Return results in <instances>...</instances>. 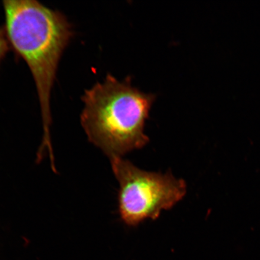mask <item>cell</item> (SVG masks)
Instances as JSON below:
<instances>
[{"mask_svg": "<svg viewBox=\"0 0 260 260\" xmlns=\"http://www.w3.org/2000/svg\"><path fill=\"white\" fill-rule=\"evenodd\" d=\"M5 30L10 47L27 64L37 86L44 126V145L51 149L50 98L58 63L74 35L61 12L37 1L6 0Z\"/></svg>", "mask_w": 260, "mask_h": 260, "instance_id": "cell-1", "label": "cell"}, {"mask_svg": "<svg viewBox=\"0 0 260 260\" xmlns=\"http://www.w3.org/2000/svg\"><path fill=\"white\" fill-rule=\"evenodd\" d=\"M156 96L107 74L105 81L86 90L81 122L89 141L110 158L144 147L149 142L145 122Z\"/></svg>", "mask_w": 260, "mask_h": 260, "instance_id": "cell-2", "label": "cell"}, {"mask_svg": "<svg viewBox=\"0 0 260 260\" xmlns=\"http://www.w3.org/2000/svg\"><path fill=\"white\" fill-rule=\"evenodd\" d=\"M110 160L120 186L119 213L126 225L157 219L162 210L171 209L186 193L184 181L171 174L142 171L120 157Z\"/></svg>", "mask_w": 260, "mask_h": 260, "instance_id": "cell-3", "label": "cell"}, {"mask_svg": "<svg viewBox=\"0 0 260 260\" xmlns=\"http://www.w3.org/2000/svg\"><path fill=\"white\" fill-rule=\"evenodd\" d=\"M10 44L4 27H0V63L8 53Z\"/></svg>", "mask_w": 260, "mask_h": 260, "instance_id": "cell-4", "label": "cell"}]
</instances>
